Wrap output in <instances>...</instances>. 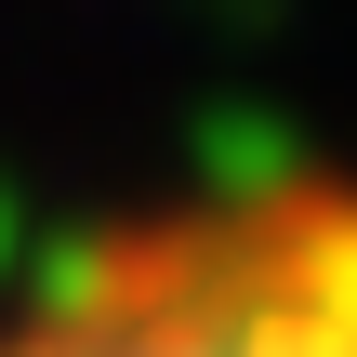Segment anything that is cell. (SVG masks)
<instances>
[{
	"mask_svg": "<svg viewBox=\"0 0 357 357\" xmlns=\"http://www.w3.org/2000/svg\"><path fill=\"white\" fill-rule=\"evenodd\" d=\"M0 357H357V172H278L66 252Z\"/></svg>",
	"mask_w": 357,
	"mask_h": 357,
	"instance_id": "6da1fadb",
	"label": "cell"
}]
</instances>
